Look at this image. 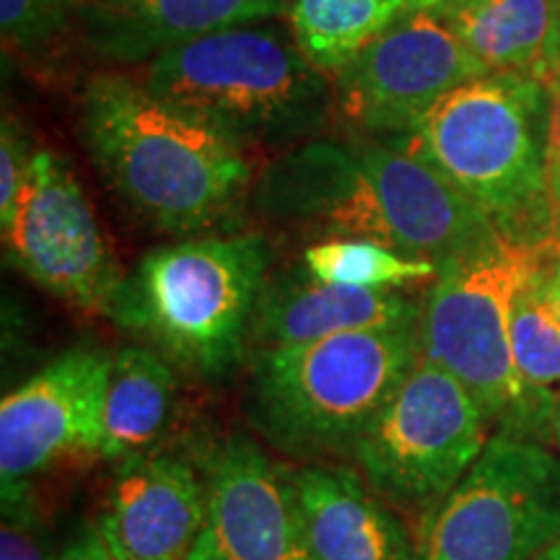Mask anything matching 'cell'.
Masks as SVG:
<instances>
[{"label": "cell", "instance_id": "obj_1", "mask_svg": "<svg viewBox=\"0 0 560 560\" xmlns=\"http://www.w3.org/2000/svg\"><path fill=\"white\" fill-rule=\"evenodd\" d=\"M272 221L325 240H369L436 268L470 255L501 226L429 161L389 138H312L285 149L252 187Z\"/></svg>", "mask_w": 560, "mask_h": 560}, {"label": "cell", "instance_id": "obj_2", "mask_svg": "<svg viewBox=\"0 0 560 560\" xmlns=\"http://www.w3.org/2000/svg\"><path fill=\"white\" fill-rule=\"evenodd\" d=\"M75 115L83 149L109 190L161 234L198 236L229 223L252 190V166L236 140L132 75L91 73Z\"/></svg>", "mask_w": 560, "mask_h": 560}, {"label": "cell", "instance_id": "obj_3", "mask_svg": "<svg viewBox=\"0 0 560 560\" xmlns=\"http://www.w3.org/2000/svg\"><path fill=\"white\" fill-rule=\"evenodd\" d=\"M260 234L187 236L151 249L125 276L107 317L206 382H221L249 348L270 278Z\"/></svg>", "mask_w": 560, "mask_h": 560}, {"label": "cell", "instance_id": "obj_4", "mask_svg": "<svg viewBox=\"0 0 560 560\" xmlns=\"http://www.w3.org/2000/svg\"><path fill=\"white\" fill-rule=\"evenodd\" d=\"M425 159L503 231L556 240L548 198V86L486 73L444 94L416 128L389 138ZM558 242V240H556Z\"/></svg>", "mask_w": 560, "mask_h": 560}, {"label": "cell", "instance_id": "obj_5", "mask_svg": "<svg viewBox=\"0 0 560 560\" xmlns=\"http://www.w3.org/2000/svg\"><path fill=\"white\" fill-rule=\"evenodd\" d=\"M327 75L285 32L247 24L156 55L140 81L242 149H293L332 120L335 83Z\"/></svg>", "mask_w": 560, "mask_h": 560}, {"label": "cell", "instance_id": "obj_6", "mask_svg": "<svg viewBox=\"0 0 560 560\" xmlns=\"http://www.w3.org/2000/svg\"><path fill=\"white\" fill-rule=\"evenodd\" d=\"M560 244L499 231L470 255L439 268L420 314V355L450 371L480 402L499 433L540 441L552 431L556 402L524 387L511 353L516 293L558 255Z\"/></svg>", "mask_w": 560, "mask_h": 560}, {"label": "cell", "instance_id": "obj_7", "mask_svg": "<svg viewBox=\"0 0 560 560\" xmlns=\"http://www.w3.org/2000/svg\"><path fill=\"white\" fill-rule=\"evenodd\" d=\"M418 359V325L257 350L249 418L278 452L299 459L353 454Z\"/></svg>", "mask_w": 560, "mask_h": 560}, {"label": "cell", "instance_id": "obj_8", "mask_svg": "<svg viewBox=\"0 0 560 560\" xmlns=\"http://www.w3.org/2000/svg\"><path fill=\"white\" fill-rule=\"evenodd\" d=\"M560 537V457L495 433L470 472L425 511L416 560H535Z\"/></svg>", "mask_w": 560, "mask_h": 560}, {"label": "cell", "instance_id": "obj_9", "mask_svg": "<svg viewBox=\"0 0 560 560\" xmlns=\"http://www.w3.org/2000/svg\"><path fill=\"white\" fill-rule=\"evenodd\" d=\"M488 439L470 389L420 355L350 457L376 495L425 514L470 472Z\"/></svg>", "mask_w": 560, "mask_h": 560}, {"label": "cell", "instance_id": "obj_10", "mask_svg": "<svg viewBox=\"0 0 560 560\" xmlns=\"http://www.w3.org/2000/svg\"><path fill=\"white\" fill-rule=\"evenodd\" d=\"M3 242L11 262L39 289L75 310L107 317L125 272L60 153H34L16 208L3 223Z\"/></svg>", "mask_w": 560, "mask_h": 560}, {"label": "cell", "instance_id": "obj_11", "mask_svg": "<svg viewBox=\"0 0 560 560\" xmlns=\"http://www.w3.org/2000/svg\"><path fill=\"white\" fill-rule=\"evenodd\" d=\"M335 75V112L353 130L400 138L462 83L486 75L444 16L405 11Z\"/></svg>", "mask_w": 560, "mask_h": 560}, {"label": "cell", "instance_id": "obj_12", "mask_svg": "<svg viewBox=\"0 0 560 560\" xmlns=\"http://www.w3.org/2000/svg\"><path fill=\"white\" fill-rule=\"evenodd\" d=\"M112 359L73 348L11 389L0 402V482L3 495L81 454H100Z\"/></svg>", "mask_w": 560, "mask_h": 560}, {"label": "cell", "instance_id": "obj_13", "mask_svg": "<svg viewBox=\"0 0 560 560\" xmlns=\"http://www.w3.org/2000/svg\"><path fill=\"white\" fill-rule=\"evenodd\" d=\"M206 520L187 560H317L291 472L247 436L221 441L202 462Z\"/></svg>", "mask_w": 560, "mask_h": 560}, {"label": "cell", "instance_id": "obj_14", "mask_svg": "<svg viewBox=\"0 0 560 560\" xmlns=\"http://www.w3.org/2000/svg\"><path fill=\"white\" fill-rule=\"evenodd\" d=\"M206 520V478L177 454L120 465L100 529L117 560H187Z\"/></svg>", "mask_w": 560, "mask_h": 560}, {"label": "cell", "instance_id": "obj_15", "mask_svg": "<svg viewBox=\"0 0 560 560\" xmlns=\"http://www.w3.org/2000/svg\"><path fill=\"white\" fill-rule=\"evenodd\" d=\"M79 39L115 66H138L172 47L291 11V0H73Z\"/></svg>", "mask_w": 560, "mask_h": 560}, {"label": "cell", "instance_id": "obj_16", "mask_svg": "<svg viewBox=\"0 0 560 560\" xmlns=\"http://www.w3.org/2000/svg\"><path fill=\"white\" fill-rule=\"evenodd\" d=\"M423 304L402 291L348 289L314 278L304 265L268 278L257 301L249 348L304 346L330 335L420 325Z\"/></svg>", "mask_w": 560, "mask_h": 560}, {"label": "cell", "instance_id": "obj_17", "mask_svg": "<svg viewBox=\"0 0 560 560\" xmlns=\"http://www.w3.org/2000/svg\"><path fill=\"white\" fill-rule=\"evenodd\" d=\"M317 560H416L397 514L350 467L306 465L289 470Z\"/></svg>", "mask_w": 560, "mask_h": 560}, {"label": "cell", "instance_id": "obj_18", "mask_svg": "<svg viewBox=\"0 0 560 560\" xmlns=\"http://www.w3.org/2000/svg\"><path fill=\"white\" fill-rule=\"evenodd\" d=\"M444 19L486 73L548 83L560 60V0H462Z\"/></svg>", "mask_w": 560, "mask_h": 560}, {"label": "cell", "instance_id": "obj_19", "mask_svg": "<svg viewBox=\"0 0 560 560\" xmlns=\"http://www.w3.org/2000/svg\"><path fill=\"white\" fill-rule=\"evenodd\" d=\"M177 402L172 361L149 346H122L112 355L100 457L128 462L164 436Z\"/></svg>", "mask_w": 560, "mask_h": 560}, {"label": "cell", "instance_id": "obj_20", "mask_svg": "<svg viewBox=\"0 0 560 560\" xmlns=\"http://www.w3.org/2000/svg\"><path fill=\"white\" fill-rule=\"evenodd\" d=\"M408 11L402 0H291V34L325 73H338Z\"/></svg>", "mask_w": 560, "mask_h": 560}, {"label": "cell", "instance_id": "obj_21", "mask_svg": "<svg viewBox=\"0 0 560 560\" xmlns=\"http://www.w3.org/2000/svg\"><path fill=\"white\" fill-rule=\"evenodd\" d=\"M301 265L314 278L348 289L400 291L405 285L429 283L439 276L433 262L412 260L369 240H322L306 247Z\"/></svg>", "mask_w": 560, "mask_h": 560}, {"label": "cell", "instance_id": "obj_22", "mask_svg": "<svg viewBox=\"0 0 560 560\" xmlns=\"http://www.w3.org/2000/svg\"><path fill=\"white\" fill-rule=\"evenodd\" d=\"M550 260L516 293L511 312V353L524 387L542 400L556 402L560 392V322L545 293V270Z\"/></svg>", "mask_w": 560, "mask_h": 560}, {"label": "cell", "instance_id": "obj_23", "mask_svg": "<svg viewBox=\"0 0 560 560\" xmlns=\"http://www.w3.org/2000/svg\"><path fill=\"white\" fill-rule=\"evenodd\" d=\"M3 45L26 62H47L79 37L73 0H0Z\"/></svg>", "mask_w": 560, "mask_h": 560}, {"label": "cell", "instance_id": "obj_24", "mask_svg": "<svg viewBox=\"0 0 560 560\" xmlns=\"http://www.w3.org/2000/svg\"><path fill=\"white\" fill-rule=\"evenodd\" d=\"M34 153L37 149H32L30 132L21 128L16 117L5 115L0 132V223L9 221L16 208Z\"/></svg>", "mask_w": 560, "mask_h": 560}, {"label": "cell", "instance_id": "obj_25", "mask_svg": "<svg viewBox=\"0 0 560 560\" xmlns=\"http://www.w3.org/2000/svg\"><path fill=\"white\" fill-rule=\"evenodd\" d=\"M21 493L3 495V527H0V560H45L32 514Z\"/></svg>", "mask_w": 560, "mask_h": 560}, {"label": "cell", "instance_id": "obj_26", "mask_svg": "<svg viewBox=\"0 0 560 560\" xmlns=\"http://www.w3.org/2000/svg\"><path fill=\"white\" fill-rule=\"evenodd\" d=\"M545 86H548V159H545V172H548L552 231L558 234V226H560V60Z\"/></svg>", "mask_w": 560, "mask_h": 560}, {"label": "cell", "instance_id": "obj_27", "mask_svg": "<svg viewBox=\"0 0 560 560\" xmlns=\"http://www.w3.org/2000/svg\"><path fill=\"white\" fill-rule=\"evenodd\" d=\"M55 560H117V558L107 545V540H104L100 524H96V527L83 529L81 535L75 537V540L70 542Z\"/></svg>", "mask_w": 560, "mask_h": 560}, {"label": "cell", "instance_id": "obj_28", "mask_svg": "<svg viewBox=\"0 0 560 560\" xmlns=\"http://www.w3.org/2000/svg\"><path fill=\"white\" fill-rule=\"evenodd\" d=\"M545 293H548L552 312H556L560 322V252L550 260L548 270H545Z\"/></svg>", "mask_w": 560, "mask_h": 560}, {"label": "cell", "instance_id": "obj_29", "mask_svg": "<svg viewBox=\"0 0 560 560\" xmlns=\"http://www.w3.org/2000/svg\"><path fill=\"white\" fill-rule=\"evenodd\" d=\"M402 3L408 11H429L444 16V13H450L454 5H459L462 0H402Z\"/></svg>", "mask_w": 560, "mask_h": 560}, {"label": "cell", "instance_id": "obj_30", "mask_svg": "<svg viewBox=\"0 0 560 560\" xmlns=\"http://www.w3.org/2000/svg\"><path fill=\"white\" fill-rule=\"evenodd\" d=\"M535 560H560V537L556 542H550Z\"/></svg>", "mask_w": 560, "mask_h": 560}, {"label": "cell", "instance_id": "obj_31", "mask_svg": "<svg viewBox=\"0 0 560 560\" xmlns=\"http://www.w3.org/2000/svg\"><path fill=\"white\" fill-rule=\"evenodd\" d=\"M552 436H556L558 446H560V392H558V400H556V412H552Z\"/></svg>", "mask_w": 560, "mask_h": 560}, {"label": "cell", "instance_id": "obj_32", "mask_svg": "<svg viewBox=\"0 0 560 560\" xmlns=\"http://www.w3.org/2000/svg\"><path fill=\"white\" fill-rule=\"evenodd\" d=\"M556 240H558V244H560V226H558V234H556Z\"/></svg>", "mask_w": 560, "mask_h": 560}]
</instances>
